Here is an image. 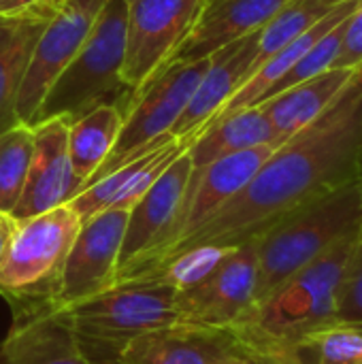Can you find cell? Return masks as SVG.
I'll list each match as a JSON object with an SVG mask.
<instances>
[{
    "instance_id": "6da1fadb",
    "label": "cell",
    "mask_w": 362,
    "mask_h": 364,
    "mask_svg": "<svg viewBox=\"0 0 362 364\" xmlns=\"http://www.w3.org/2000/svg\"><path fill=\"white\" fill-rule=\"evenodd\" d=\"M361 177L362 73L356 70L318 119L284 141L241 192L158 264L192 247H237L258 239L290 211Z\"/></svg>"
},
{
    "instance_id": "7a4b0ae2",
    "label": "cell",
    "mask_w": 362,
    "mask_h": 364,
    "mask_svg": "<svg viewBox=\"0 0 362 364\" xmlns=\"http://www.w3.org/2000/svg\"><path fill=\"white\" fill-rule=\"evenodd\" d=\"M358 239L361 228L344 235L230 326L247 354L309 364L307 343L335 324L339 284Z\"/></svg>"
},
{
    "instance_id": "3957f363",
    "label": "cell",
    "mask_w": 362,
    "mask_h": 364,
    "mask_svg": "<svg viewBox=\"0 0 362 364\" xmlns=\"http://www.w3.org/2000/svg\"><path fill=\"white\" fill-rule=\"evenodd\" d=\"M126 2L107 0L85 43L43 96L30 128L49 119L73 124L102 105H117L126 115L134 96L124 81Z\"/></svg>"
},
{
    "instance_id": "277c9868",
    "label": "cell",
    "mask_w": 362,
    "mask_h": 364,
    "mask_svg": "<svg viewBox=\"0 0 362 364\" xmlns=\"http://www.w3.org/2000/svg\"><path fill=\"white\" fill-rule=\"evenodd\" d=\"M361 220L362 177L301 205L275 222L256 239L258 275L254 303L275 292L344 235L361 228Z\"/></svg>"
},
{
    "instance_id": "5b68a950",
    "label": "cell",
    "mask_w": 362,
    "mask_h": 364,
    "mask_svg": "<svg viewBox=\"0 0 362 364\" xmlns=\"http://www.w3.org/2000/svg\"><path fill=\"white\" fill-rule=\"evenodd\" d=\"M177 290L158 282L126 279L109 290L58 309L92 364H119L141 335L179 322Z\"/></svg>"
},
{
    "instance_id": "8992f818",
    "label": "cell",
    "mask_w": 362,
    "mask_h": 364,
    "mask_svg": "<svg viewBox=\"0 0 362 364\" xmlns=\"http://www.w3.org/2000/svg\"><path fill=\"white\" fill-rule=\"evenodd\" d=\"M81 220L70 205L17 222L0 258V294L17 309L51 303Z\"/></svg>"
},
{
    "instance_id": "52a82bcc",
    "label": "cell",
    "mask_w": 362,
    "mask_h": 364,
    "mask_svg": "<svg viewBox=\"0 0 362 364\" xmlns=\"http://www.w3.org/2000/svg\"><path fill=\"white\" fill-rule=\"evenodd\" d=\"M209 62L211 55L192 62H169L137 94L134 102L124 115L122 130L109 158L92 175L85 188L107 173L119 168L122 164L175 141V136H171V128L175 126L190 96L201 83L205 70L209 68Z\"/></svg>"
},
{
    "instance_id": "ba28073f",
    "label": "cell",
    "mask_w": 362,
    "mask_h": 364,
    "mask_svg": "<svg viewBox=\"0 0 362 364\" xmlns=\"http://www.w3.org/2000/svg\"><path fill=\"white\" fill-rule=\"evenodd\" d=\"M277 147L280 145L275 143L258 145V147L220 158L201 171H192L186 196L179 205L177 215L173 218L169 226V232L162 245L154 254H149L145 260L134 264L130 271H126L117 282L141 275L154 269L160 260H164L179 243H183L190 235H194L218 209H222L237 192H241L245 183L256 175V171L265 164V160Z\"/></svg>"
},
{
    "instance_id": "9c48e42d",
    "label": "cell",
    "mask_w": 362,
    "mask_h": 364,
    "mask_svg": "<svg viewBox=\"0 0 362 364\" xmlns=\"http://www.w3.org/2000/svg\"><path fill=\"white\" fill-rule=\"evenodd\" d=\"M126 55L124 81L137 94L169 64L192 30L203 0H124ZM134 102V100H132Z\"/></svg>"
},
{
    "instance_id": "30bf717a",
    "label": "cell",
    "mask_w": 362,
    "mask_h": 364,
    "mask_svg": "<svg viewBox=\"0 0 362 364\" xmlns=\"http://www.w3.org/2000/svg\"><path fill=\"white\" fill-rule=\"evenodd\" d=\"M130 209H105L85 222L70 245L51 309H64L115 286Z\"/></svg>"
},
{
    "instance_id": "8fae6325",
    "label": "cell",
    "mask_w": 362,
    "mask_h": 364,
    "mask_svg": "<svg viewBox=\"0 0 362 364\" xmlns=\"http://www.w3.org/2000/svg\"><path fill=\"white\" fill-rule=\"evenodd\" d=\"M107 0H60L41 32L17 96V122L30 126L43 96L85 43Z\"/></svg>"
},
{
    "instance_id": "7c38bea8",
    "label": "cell",
    "mask_w": 362,
    "mask_h": 364,
    "mask_svg": "<svg viewBox=\"0 0 362 364\" xmlns=\"http://www.w3.org/2000/svg\"><path fill=\"white\" fill-rule=\"evenodd\" d=\"M258 275L256 239L230 247L218 269L198 286L177 294L179 322L230 328L254 303Z\"/></svg>"
},
{
    "instance_id": "4fadbf2b",
    "label": "cell",
    "mask_w": 362,
    "mask_h": 364,
    "mask_svg": "<svg viewBox=\"0 0 362 364\" xmlns=\"http://www.w3.org/2000/svg\"><path fill=\"white\" fill-rule=\"evenodd\" d=\"M32 132L34 149L28 177L11 211L17 222L68 205L83 190L68 156V124L64 119H49L32 126Z\"/></svg>"
},
{
    "instance_id": "5bb4252c",
    "label": "cell",
    "mask_w": 362,
    "mask_h": 364,
    "mask_svg": "<svg viewBox=\"0 0 362 364\" xmlns=\"http://www.w3.org/2000/svg\"><path fill=\"white\" fill-rule=\"evenodd\" d=\"M245 348L230 328L173 322L137 337L119 364H243Z\"/></svg>"
},
{
    "instance_id": "9a60e30c",
    "label": "cell",
    "mask_w": 362,
    "mask_h": 364,
    "mask_svg": "<svg viewBox=\"0 0 362 364\" xmlns=\"http://www.w3.org/2000/svg\"><path fill=\"white\" fill-rule=\"evenodd\" d=\"M190 175L192 162L190 156L183 151L166 166V171L130 209L115 282L162 245L169 226L186 196Z\"/></svg>"
},
{
    "instance_id": "2e32d148",
    "label": "cell",
    "mask_w": 362,
    "mask_h": 364,
    "mask_svg": "<svg viewBox=\"0 0 362 364\" xmlns=\"http://www.w3.org/2000/svg\"><path fill=\"white\" fill-rule=\"evenodd\" d=\"M256 41L258 30L235 43H228L211 55L209 68L205 70L179 119L171 128V136L190 145V141L211 122V117L245 81L250 64L254 60Z\"/></svg>"
},
{
    "instance_id": "e0dca14e",
    "label": "cell",
    "mask_w": 362,
    "mask_h": 364,
    "mask_svg": "<svg viewBox=\"0 0 362 364\" xmlns=\"http://www.w3.org/2000/svg\"><path fill=\"white\" fill-rule=\"evenodd\" d=\"M0 364H92L60 311L36 305L15 309V322L0 343Z\"/></svg>"
},
{
    "instance_id": "ac0fdd59",
    "label": "cell",
    "mask_w": 362,
    "mask_h": 364,
    "mask_svg": "<svg viewBox=\"0 0 362 364\" xmlns=\"http://www.w3.org/2000/svg\"><path fill=\"white\" fill-rule=\"evenodd\" d=\"M288 0H203V9L169 62H192L260 30Z\"/></svg>"
},
{
    "instance_id": "d6986e66",
    "label": "cell",
    "mask_w": 362,
    "mask_h": 364,
    "mask_svg": "<svg viewBox=\"0 0 362 364\" xmlns=\"http://www.w3.org/2000/svg\"><path fill=\"white\" fill-rule=\"evenodd\" d=\"M60 0H36L0 13V132L17 126V96L32 51Z\"/></svg>"
},
{
    "instance_id": "ffe728a7",
    "label": "cell",
    "mask_w": 362,
    "mask_h": 364,
    "mask_svg": "<svg viewBox=\"0 0 362 364\" xmlns=\"http://www.w3.org/2000/svg\"><path fill=\"white\" fill-rule=\"evenodd\" d=\"M186 149L188 145L177 139L158 149H151L96 179L68 205L81 222L105 209H132L137 200L151 188V183L166 171V166Z\"/></svg>"
},
{
    "instance_id": "44dd1931",
    "label": "cell",
    "mask_w": 362,
    "mask_h": 364,
    "mask_svg": "<svg viewBox=\"0 0 362 364\" xmlns=\"http://www.w3.org/2000/svg\"><path fill=\"white\" fill-rule=\"evenodd\" d=\"M356 70L329 68L299 85H292L273 98L256 105L267 115L280 143L288 141L292 134L318 119L344 92Z\"/></svg>"
},
{
    "instance_id": "7402d4cb",
    "label": "cell",
    "mask_w": 362,
    "mask_h": 364,
    "mask_svg": "<svg viewBox=\"0 0 362 364\" xmlns=\"http://www.w3.org/2000/svg\"><path fill=\"white\" fill-rule=\"evenodd\" d=\"M267 143L282 145L267 115L262 113V109L250 107L224 119L211 122L201 134H196L190 141L186 154L190 156L192 171H201L220 158H226V156H233V154H239L258 145H267Z\"/></svg>"
},
{
    "instance_id": "603a6c76",
    "label": "cell",
    "mask_w": 362,
    "mask_h": 364,
    "mask_svg": "<svg viewBox=\"0 0 362 364\" xmlns=\"http://www.w3.org/2000/svg\"><path fill=\"white\" fill-rule=\"evenodd\" d=\"M124 124L117 105H102L68 124V156L83 188L109 158ZM83 192V190H81Z\"/></svg>"
},
{
    "instance_id": "cb8c5ba5",
    "label": "cell",
    "mask_w": 362,
    "mask_h": 364,
    "mask_svg": "<svg viewBox=\"0 0 362 364\" xmlns=\"http://www.w3.org/2000/svg\"><path fill=\"white\" fill-rule=\"evenodd\" d=\"M344 0H288L277 9V13L258 30L254 60L250 64L247 77L271 55L282 51L294 38L320 23L331 11H335ZM245 77V79H247Z\"/></svg>"
},
{
    "instance_id": "d4e9b609",
    "label": "cell",
    "mask_w": 362,
    "mask_h": 364,
    "mask_svg": "<svg viewBox=\"0 0 362 364\" xmlns=\"http://www.w3.org/2000/svg\"><path fill=\"white\" fill-rule=\"evenodd\" d=\"M34 149V132L17 124L0 132V211L11 213L21 196Z\"/></svg>"
},
{
    "instance_id": "484cf974",
    "label": "cell",
    "mask_w": 362,
    "mask_h": 364,
    "mask_svg": "<svg viewBox=\"0 0 362 364\" xmlns=\"http://www.w3.org/2000/svg\"><path fill=\"white\" fill-rule=\"evenodd\" d=\"M228 250L230 247H215V245L192 247V250H186V252L169 258L166 262L158 264L156 269L141 273L132 279L158 282V284L175 288L177 292H183V290L198 286L205 277H209L218 269V264L224 260Z\"/></svg>"
},
{
    "instance_id": "4316f807",
    "label": "cell",
    "mask_w": 362,
    "mask_h": 364,
    "mask_svg": "<svg viewBox=\"0 0 362 364\" xmlns=\"http://www.w3.org/2000/svg\"><path fill=\"white\" fill-rule=\"evenodd\" d=\"M312 364H362V331L354 324H333L307 343Z\"/></svg>"
},
{
    "instance_id": "83f0119b",
    "label": "cell",
    "mask_w": 362,
    "mask_h": 364,
    "mask_svg": "<svg viewBox=\"0 0 362 364\" xmlns=\"http://www.w3.org/2000/svg\"><path fill=\"white\" fill-rule=\"evenodd\" d=\"M335 324H362V239H358L339 284Z\"/></svg>"
},
{
    "instance_id": "f1b7e54d",
    "label": "cell",
    "mask_w": 362,
    "mask_h": 364,
    "mask_svg": "<svg viewBox=\"0 0 362 364\" xmlns=\"http://www.w3.org/2000/svg\"><path fill=\"white\" fill-rule=\"evenodd\" d=\"M362 66V2L348 15L333 68L358 70Z\"/></svg>"
},
{
    "instance_id": "f546056e",
    "label": "cell",
    "mask_w": 362,
    "mask_h": 364,
    "mask_svg": "<svg viewBox=\"0 0 362 364\" xmlns=\"http://www.w3.org/2000/svg\"><path fill=\"white\" fill-rule=\"evenodd\" d=\"M15 228H17V220L11 213L0 211V258L4 254V250L9 247V243H11Z\"/></svg>"
},
{
    "instance_id": "4dcf8cb0",
    "label": "cell",
    "mask_w": 362,
    "mask_h": 364,
    "mask_svg": "<svg viewBox=\"0 0 362 364\" xmlns=\"http://www.w3.org/2000/svg\"><path fill=\"white\" fill-rule=\"evenodd\" d=\"M243 364H305V363H288L282 358H273V356H265V354H247V358Z\"/></svg>"
},
{
    "instance_id": "1f68e13d",
    "label": "cell",
    "mask_w": 362,
    "mask_h": 364,
    "mask_svg": "<svg viewBox=\"0 0 362 364\" xmlns=\"http://www.w3.org/2000/svg\"><path fill=\"white\" fill-rule=\"evenodd\" d=\"M36 0H0V13H6V11H15V9H21V6H28Z\"/></svg>"
},
{
    "instance_id": "d6a6232c",
    "label": "cell",
    "mask_w": 362,
    "mask_h": 364,
    "mask_svg": "<svg viewBox=\"0 0 362 364\" xmlns=\"http://www.w3.org/2000/svg\"><path fill=\"white\" fill-rule=\"evenodd\" d=\"M354 326H358V328H361V331H362V324H354Z\"/></svg>"
},
{
    "instance_id": "836d02e7",
    "label": "cell",
    "mask_w": 362,
    "mask_h": 364,
    "mask_svg": "<svg viewBox=\"0 0 362 364\" xmlns=\"http://www.w3.org/2000/svg\"><path fill=\"white\" fill-rule=\"evenodd\" d=\"M361 239H362V220H361Z\"/></svg>"
},
{
    "instance_id": "e575fe53",
    "label": "cell",
    "mask_w": 362,
    "mask_h": 364,
    "mask_svg": "<svg viewBox=\"0 0 362 364\" xmlns=\"http://www.w3.org/2000/svg\"><path fill=\"white\" fill-rule=\"evenodd\" d=\"M358 70H361V73H362V66H361V68H358Z\"/></svg>"
}]
</instances>
